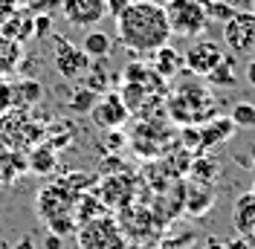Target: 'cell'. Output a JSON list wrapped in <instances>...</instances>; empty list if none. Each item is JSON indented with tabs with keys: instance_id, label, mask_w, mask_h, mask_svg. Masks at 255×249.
<instances>
[{
	"instance_id": "17",
	"label": "cell",
	"mask_w": 255,
	"mask_h": 249,
	"mask_svg": "<svg viewBox=\"0 0 255 249\" xmlns=\"http://www.w3.org/2000/svg\"><path fill=\"white\" fill-rule=\"evenodd\" d=\"M15 108L17 110H32L41 99H44V84L38 78H20L15 81Z\"/></svg>"
},
{
	"instance_id": "23",
	"label": "cell",
	"mask_w": 255,
	"mask_h": 249,
	"mask_svg": "<svg viewBox=\"0 0 255 249\" xmlns=\"http://www.w3.org/2000/svg\"><path fill=\"white\" fill-rule=\"evenodd\" d=\"M189 177L194 183H212V180L218 177V162L209 159V156H203V154H197L189 165Z\"/></svg>"
},
{
	"instance_id": "19",
	"label": "cell",
	"mask_w": 255,
	"mask_h": 249,
	"mask_svg": "<svg viewBox=\"0 0 255 249\" xmlns=\"http://www.w3.org/2000/svg\"><path fill=\"white\" fill-rule=\"evenodd\" d=\"M151 55H154L151 70H154L162 81H165V78H171V76H177V73H180V67H183V55H180L174 47H168V44H165V47H159L157 52H151Z\"/></svg>"
},
{
	"instance_id": "34",
	"label": "cell",
	"mask_w": 255,
	"mask_h": 249,
	"mask_svg": "<svg viewBox=\"0 0 255 249\" xmlns=\"http://www.w3.org/2000/svg\"><path fill=\"white\" fill-rule=\"evenodd\" d=\"M64 247V238H58V235L49 232L47 238H44V249H61Z\"/></svg>"
},
{
	"instance_id": "8",
	"label": "cell",
	"mask_w": 255,
	"mask_h": 249,
	"mask_svg": "<svg viewBox=\"0 0 255 249\" xmlns=\"http://www.w3.org/2000/svg\"><path fill=\"white\" fill-rule=\"evenodd\" d=\"M223 41L235 55H255V12H235L223 23Z\"/></svg>"
},
{
	"instance_id": "38",
	"label": "cell",
	"mask_w": 255,
	"mask_h": 249,
	"mask_svg": "<svg viewBox=\"0 0 255 249\" xmlns=\"http://www.w3.org/2000/svg\"><path fill=\"white\" fill-rule=\"evenodd\" d=\"M206 249H226V244H223L221 238H209V241H206Z\"/></svg>"
},
{
	"instance_id": "9",
	"label": "cell",
	"mask_w": 255,
	"mask_h": 249,
	"mask_svg": "<svg viewBox=\"0 0 255 249\" xmlns=\"http://www.w3.org/2000/svg\"><path fill=\"white\" fill-rule=\"evenodd\" d=\"M128 113H130V110H128L122 93L108 90V93H105L93 105V110H90V119H93L99 127H105V130H119V127L128 122Z\"/></svg>"
},
{
	"instance_id": "18",
	"label": "cell",
	"mask_w": 255,
	"mask_h": 249,
	"mask_svg": "<svg viewBox=\"0 0 255 249\" xmlns=\"http://www.w3.org/2000/svg\"><path fill=\"white\" fill-rule=\"evenodd\" d=\"M232 226L238 235H247L255 229V197L247 191L235 200V209H232Z\"/></svg>"
},
{
	"instance_id": "40",
	"label": "cell",
	"mask_w": 255,
	"mask_h": 249,
	"mask_svg": "<svg viewBox=\"0 0 255 249\" xmlns=\"http://www.w3.org/2000/svg\"><path fill=\"white\" fill-rule=\"evenodd\" d=\"M15 249H32V238H29V235H26V238H20V241L15 244Z\"/></svg>"
},
{
	"instance_id": "25",
	"label": "cell",
	"mask_w": 255,
	"mask_h": 249,
	"mask_svg": "<svg viewBox=\"0 0 255 249\" xmlns=\"http://www.w3.org/2000/svg\"><path fill=\"white\" fill-rule=\"evenodd\" d=\"M96 102H99V96H96L90 87H76V93L70 99V110H73V113H90Z\"/></svg>"
},
{
	"instance_id": "39",
	"label": "cell",
	"mask_w": 255,
	"mask_h": 249,
	"mask_svg": "<svg viewBox=\"0 0 255 249\" xmlns=\"http://www.w3.org/2000/svg\"><path fill=\"white\" fill-rule=\"evenodd\" d=\"M125 249H154V247L145 244V241H133V244H125Z\"/></svg>"
},
{
	"instance_id": "12",
	"label": "cell",
	"mask_w": 255,
	"mask_h": 249,
	"mask_svg": "<svg viewBox=\"0 0 255 249\" xmlns=\"http://www.w3.org/2000/svg\"><path fill=\"white\" fill-rule=\"evenodd\" d=\"M96 197L111 206H128V200L133 197V177H122V174H111L96 186Z\"/></svg>"
},
{
	"instance_id": "1",
	"label": "cell",
	"mask_w": 255,
	"mask_h": 249,
	"mask_svg": "<svg viewBox=\"0 0 255 249\" xmlns=\"http://www.w3.org/2000/svg\"><path fill=\"white\" fill-rule=\"evenodd\" d=\"M116 38L133 55H151L168 44L171 26L165 9L154 0H130L116 15Z\"/></svg>"
},
{
	"instance_id": "45",
	"label": "cell",
	"mask_w": 255,
	"mask_h": 249,
	"mask_svg": "<svg viewBox=\"0 0 255 249\" xmlns=\"http://www.w3.org/2000/svg\"><path fill=\"white\" fill-rule=\"evenodd\" d=\"M253 249H255V244H253Z\"/></svg>"
},
{
	"instance_id": "13",
	"label": "cell",
	"mask_w": 255,
	"mask_h": 249,
	"mask_svg": "<svg viewBox=\"0 0 255 249\" xmlns=\"http://www.w3.org/2000/svg\"><path fill=\"white\" fill-rule=\"evenodd\" d=\"M212 206H215V188L209 186V183H194V180H191L189 186H186L183 209L189 212L191 218H206Z\"/></svg>"
},
{
	"instance_id": "4",
	"label": "cell",
	"mask_w": 255,
	"mask_h": 249,
	"mask_svg": "<svg viewBox=\"0 0 255 249\" xmlns=\"http://www.w3.org/2000/svg\"><path fill=\"white\" fill-rule=\"evenodd\" d=\"M165 17H168V26H171V35H186V38H194L206 29L209 15L206 6L200 0H165Z\"/></svg>"
},
{
	"instance_id": "28",
	"label": "cell",
	"mask_w": 255,
	"mask_h": 249,
	"mask_svg": "<svg viewBox=\"0 0 255 249\" xmlns=\"http://www.w3.org/2000/svg\"><path fill=\"white\" fill-rule=\"evenodd\" d=\"M15 81H9V76H0V116L15 108Z\"/></svg>"
},
{
	"instance_id": "20",
	"label": "cell",
	"mask_w": 255,
	"mask_h": 249,
	"mask_svg": "<svg viewBox=\"0 0 255 249\" xmlns=\"http://www.w3.org/2000/svg\"><path fill=\"white\" fill-rule=\"evenodd\" d=\"M111 47H113V38L108 32L102 29H87L84 35V41H81V49H84V55L90 58V61H99V58H108L111 55Z\"/></svg>"
},
{
	"instance_id": "3",
	"label": "cell",
	"mask_w": 255,
	"mask_h": 249,
	"mask_svg": "<svg viewBox=\"0 0 255 249\" xmlns=\"http://www.w3.org/2000/svg\"><path fill=\"white\" fill-rule=\"evenodd\" d=\"M212 96L206 93V87L200 84H191V87H180L177 96L168 99V116L180 124H200L209 122L215 113H212Z\"/></svg>"
},
{
	"instance_id": "15",
	"label": "cell",
	"mask_w": 255,
	"mask_h": 249,
	"mask_svg": "<svg viewBox=\"0 0 255 249\" xmlns=\"http://www.w3.org/2000/svg\"><path fill=\"white\" fill-rule=\"evenodd\" d=\"M0 35H3V38H12L17 44L35 38V15L26 12V9H15V12L9 15V20L0 26Z\"/></svg>"
},
{
	"instance_id": "36",
	"label": "cell",
	"mask_w": 255,
	"mask_h": 249,
	"mask_svg": "<svg viewBox=\"0 0 255 249\" xmlns=\"http://www.w3.org/2000/svg\"><path fill=\"white\" fill-rule=\"evenodd\" d=\"M12 12H15V9H12V6H9L6 0H0V26H3L6 20H9V15H12Z\"/></svg>"
},
{
	"instance_id": "11",
	"label": "cell",
	"mask_w": 255,
	"mask_h": 249,
	"mask_svg": "<svg viewBox=\"0 0 255 249\" xmlns=\"http://www.w3.org/2000/svg\"><path fill=\"white\" fill-rule=\"evenodd\" d=\"M61 12L70 26L90 29L108 15V0H61Z\"/></svg>"
},
{
	"instance_id": "14",
	"label": "cell",
	"mask_w": 255,
	"mask_h": 249,
	"mask_svg": "<svg viewBox=\"0 0 255 249\" xmlns=\"http://www.w3.org/2000/svg\"><path fill=\"white\" fill-rule=\"evenodd\" d=\"M235 133H238V127H235V122H232L229 116H212L206 124H200V145H203V151H206L212 145L229 142Z\"/></svg>"
},
{
	"instance_id": "27",
	"label": "cell",
	"mask_w": 255,
	"mask_h": 249,
	"mask_svg": "<svg viewBox=\"0 0 255 249\" xmlns=\"http://www.w3.org/2000/svg\"><path fill=\"white\" fill-rule=\"evenodd\" d=\"M209 81L212 84H221V87H232L235 84V73H232V58H223V64L215 70V73H209Z\"/></svg>"
},
{
	"instance_id": "16",
	"label": "cell",
	"mask_w": 255,
	"mask_h": 249,
	"mask_svg": "<svg viewBox=\"0 0 255 249\" xmlns=\"http://www.w3.org/2000/svg\"><path fill=\"white\" fill-rule=\"evenodd\" d=\"M105 215H111L108 206L99 200L96 194H90V191L79 194L76 203H73V220H76V226H84V223H90L96 218H105Z\"/></svg>"
},
{
	"instance_id": "41",
	"label": "cell",
	"mask_w": 255,
	"mask_h": 249,
	"mask_svg": "<svg viewBox=\"0 0 255 249\" xmlns=\"http://www.w3.org/2000/svg\"><path fill=\"white\" fill-rule=\"evenodd\" d=\"M6 3H9L12 9H26V6H29V0H6Z\"/></svg>"
},
{
	"instance_id": "2",
	"label": "cell",
	"mask_w": 255,
	"mask_h": 249,
	"mask_svg": "<svg viewBox=\"0 0 255 249\" xmlns=\"http://www.w3.org/2000/svg\"><path fill=\"white\" fill-rule=\"evenodd\" d=\"M44 136H47L44 124L35 122L29 110L12 108L9 113L0 116V145H6L9 151H26L29 154L35 145H41Z\"/></svg>"
},
{
	"instance_id": "30",
	"label": "cell",
	"mask_w": 255,
	"mask_h": 249,
	"mask_svg": "<svg viewBox=\"0 0 255 249\" xmlns=\"http://www.w3.org/2000/svg\"><path fill=\"white\" fill-rule=\"evenodd\" d=\"M235 12H238V9H232V6H226V3H215V0L209 3V9H206L209 17L223 20V23H226V20H232V17H235Z\"/></svg>"
},
{
	"instance_id": "22",
	"label": "cell",
	"mask_w": 255,
	"mask_h": 249,
	"mask_svg": "<svg viewBox=\"0 0 255 249\" xmlns=\"http://www.w3.org/2000/svg\"><path fill=\"white\" fill-rule=\"evenodd\" d=\"M29 168L38 174H49L55 168V148L52 145H35L29 151Z\"/></svg>"
},
{
	"instance_id": "24",
	"label": "cell",
	"mask_w": 255,
	"mask_h": 249,
	"mask_svg": "<svg viewBox=\"0 0 255 249\" xmlns=\"http://www.w3.org/2000/svg\"><path fill=\"white\" fill-rule=\"evenodd\" d=\"M229 119L235 122V127H244V130L255 127V105L253 102H238L229 113Z\"/></svg>"
},
{
	"instance_id": "32",
	"label": "cell",
	"mask_w": 255,
	"mask_h": 249,
	"mask_svg": "<svg viewBox=\"0 0 255 249\" xmlns=\"http://www.w3.org/2000/svg\"><path fill=\"white\" fill-rule=\"evenodd\" d=\"M122 145H125V136H122L119 130H108V148H111V151H119Z\"/></svg>"
},
{
	"instance_id": "21",
	"label": "cell",
	"mask_w": 255,
	"mask_h": 249,
	"mask_svg": "<svg viewBox=\"0 0 255 249\" xmlns=\"http://www.w3.org/2000/svg\"><path fill=\"white\" fill-rule=\"evenodd\" d=\"M23 61V47L12 41V38H3L0 35V76H12Z\"/></svg>"
},
{
	"instance_id": "5",
	"label": "cell",
	"mask_w": 255,
	"mask_h": 249,
	"mask_svg": "<svg viewBox=\"0 0 255 249\" xmlns=\"http://www.w3.org/2000/svg\"><path fill=\"white\" fill-rule=\"evenodd\" d=\"M128 238L119 226V220H113L111 215L96 218L90 223L79 226V247L81 249H125Z\"/></svg>"
},
{
	"instance_id": "26",
	"label": "cell",
	"mask_w": 255,
	"mask_h": 249,
	"mask_svg": "<svg viewBox=\"0 0 255 249\" xmlns=\"http://www.w3.org/2000/svg\"><path fill=\"white\" fill-rule=\"evenodd\" d=\"M180 142L186 151H194V154H203V145H200V124H183L180 130Z\"/></svg>"
},
{
	"instance_id": "29",
	"label": "cell",
	"mask_w": 255,
	"mask_h": 249,
	"mask_svg": "<svg viewBox=\"0 0 255 249\" xmlns=\"http://www.w3.org/2000/svg\"><path fill=\"white\" fill-rule=\"evenodd\" d=\"M47 226H49V232H52V235H58V238H64V235H70V232H76V220H73V215L49 220Z\"/></svg>"
},
{
	"instance_id": "6",
	"label": "cell",
	"mask_w": 255,
	"mask_h": 249,
	"mask_svg": "<svg viewBox=\"0 0 255 249\" xmlns=\"http://www.w3.org/2000/svg\"><path fill=\"white\" fill-rule=\"evenodd\" d=\"M52 64L58 70V76L67 78V81H79L90 73V58L84 55V49L70 44L64 35H55L52 32Z\"/></svg>"
},
{
	"instance_id": "37",
	"label": "cell",
	"mask_w": 255,
	"mask_h": 249,
	"mask_svg": "<svg viewBox=\"0 0 255 249\" xmlns=\"http://www.w3.org/2000/svg\"><path fill=\"white\" fill-rule=\"evenodd\" d=\"M226 249H253V247H250L244 238H235V241H229V244H226Z\"/></svg>"
},
{
	"instance_id": "35",
	"label": "cell",
	"mask_w": 255,
	"mask_h": 249,
	"mask_svg": "<svg viewBox=\"0 0 255 249\" xmlns=\"http://www.w3.org/2000/svg\"><path fill=\"white\" fill-rule=\"evenodd\" d=\"M244 78H247V84H250V87H255V58H250V61H247Z\"/></svg>"
},
{
	"instance_id": "44",
	"label": "cell",
	"mask_w": 255,
	"mask_h": 249,
	"mask_svg": "<svg viewBox=\"0 0 255 249\" xmlns=\"http://www.w3.org/2000/svg\"><path fill=\"white\" fill-rule=\"evenodd\" d=\"M253 235H255V229H253Z\"/></svg>"
},
{
	"instance_id": "42",
	"label": "cell",
	"mask_w": 255,
	"mask_h": 249,
	"mask_svg": "<svg viewBox=\"0 0 255 249\" xmlns=\"http://www.w3.org/2000/svg\"><path fill=\"white\" fill-rule=\"evenodd\" d=\"M250 194H253V197H255V186H253V191H250Z\"/></svg>"
},
{
	"instance_id": "10",
	"label": "cell",
	"mask_w": 255,
	"mask_h": 249,
	"mask_svg": "<svg viewBox=\"0 0 255 249\" xmlns=\"http://www.w3.org/2000/svg\"><path fill=\"white\" fill-rule=\"evenodd\" d=\"M223 58H226V55H223V49L218 47L215 41H194V44L186 49L183 64L189 67V73L206 78L209 73H215V70L221 67Z\"/></svg>"
},
{
	"instance_id": "43",
	"label": "cell",
	"mask_w": 255,
	"mask_h": 249,
	"mask_svg": "<svg viewBox=\"0 0 255 249\" xmlns=\"http://www.w3.org/2000/svg\"><path fill=\"white\" fill-rule=\"evenodd\" d=\"M162 249H168V247H162Z\"/></svg>"
},
{
	"instance_id": "33",
	"label": "cell",
	"mask_w": 255,
	"mask_h": 249,
	"mask_svg": "<svg viewBox=\"0 0 255 249\" xmlns=\"http://www.w3.org/2000/svg\"><path fill=\"white\" fill-rule=\"evenodd\" d=\"M128 3H130V0H108V15H119V12H122V9H125Z\"/></svg>"
},
{
	"instance_id": "31",
	"label": "cell",
	"mask_w": 255,
	"mask_h": 249,
	"mask_svg": "<svg viewBox=\"0 0 255 249\" xmlns=\"http://www.w3.org/2000/svg\"><path fill=\"white\" fill-rule=\"evenodd\" d=\"M52 15H35V38H49Z\"/></svg>"
},
{
	"instance_id": "7",
	"label": "cell",
	"mask_w": 255,
	"mask_h": 249,
	"mask_svg": "<svg viewBox=\"0 0 255 249\" xmlns=\"http://www.w3.org/2000/svg\"><path fill=\"white\" fill-rule=\"evenodd\" d=\"M79 194H73L70 188H64L58 180L55 183H49L38 191V200H35V209H38V215L44 223L55 218H67V215H73V203H76Z\"/></svg>"
}]
</instances>
